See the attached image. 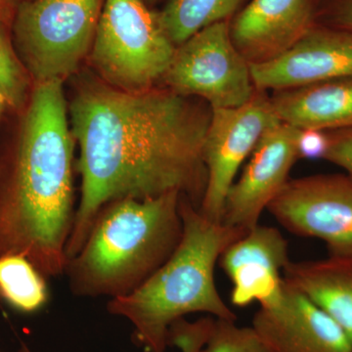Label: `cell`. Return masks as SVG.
Here are the masks:
<instances>
[{
	"label": "cell",
	"instance_id": "6da1fadb",
	"mask_svg": "<svg viewBox=\"0 0 352 352\" xmlns=\"http://www.w3.org/2000/svg\"><path fill=\"white\" fill-rule=\"evenodd\" d=\"M212 113L205 101L168 87L126 91L94 82L78 90L71 117L80 146L82 195L67 245L69 259L82 249L97 214L111 201L179 192L200 208Z\"/></svg>",
	"mask_w": 352,
	"mask_h": 352
},
{
	"label": "cell",
	"instance_id": "7a4b0ae2",
	"mask_svg": "<svg viewBox=\"0 0 352 352\" xmlns=\"http://www.w3.org/2000/svg\"><path fill=\"white\" fill-rule=\"evenodd\" d=\"M63 80L36 83L0 193V256L21 254L44 277L64 274L74 210V144Z\"/></svg>",
	"mask_w": 352,
	"mask_h": 352
},
{
	"label": "cell",
	"instance_id": "3957f363",
	"mask_svg": "<svg viewBox=\"0 0 352 352\" xmlns=\"http://www.w3.org/2000/svg\"><path fill=\"white\" fill-rule=\"evenodd\" d=\"M182 238L175 251L147 280L126 296L111 298V314L133 326V340L145 352H166L171 326L186 315L206 314L237 321L215 284V266L233 242L248 232L204 217L182 195Z\"/></svg>",
	"mask_w": 352,
	"mask_h": 352
},
{
	"label": "cell",
	"instance_id": "277c9868",
	"mask_svg": "<svg viewBox=\"0 0 352 352\" xmlns=\"http://www.w3.org/2000/svg\"><path fill=\"white\" fill-rule=\"evenodd\" d=\"M180 197L179 192H170L104 206L82 249L67 264L72 293L113 298L144 283L182 240Z\"/></svg>",
	"mask_w": 352,
	"mask_h": 352
},
{
	"label": "cell",
	"instance_id": "5b68a950",
	"mask_svg": "<svg viewBox=\"0 0 352 352\" xmlns=\"http://www.w3.org/2000/svg\"><path fill=\"white\" fill-rule=\"evenodd\" d=\"M176 46L143 0H104L90 60L106 83L126 91L154 87Z\"/></svg>",
	"mask_w": 352,
	"mask_h": 352
},
{
	"label": "cell",
	"instance_id": "8992f818",
	"mask_svg": "<svg viewBox=\"0 0 352 352\" xmlns=\"http://www.w3.org/2000/svg\"><path fill=\"white\" fill-rule=\"evenodd\" d=\"M104 0H28L16 8L14 44L34 83L75 73L91 50Z\"/></svg>",
	"mask_w": 352,
	"mask_h": 352
},
{
	"label": "cell",
	"instance_id": "52a82bcc",
	"mask_svg": "<svg viewBox=\"0 0 352 352\" xmlns=\"http://www.w3.org/2000/svg\"><path fill=\"white\" fill-rule=\"evenodd\" d=\"M162 80L176 94L201 99L212 110L241 107L256 92L251 66L234 45L226 21L178 45Z\"/></svg>",
	"mask_w": 352,
	"mask_h": 352
},
{
	"label": "cell",
	"instance_id": "ba28073f",
	"mask_svg": "<svg viewBox=\"0 0 352 352\" xmlns=\"http://www.w3.org/2000/svg\"><path fill=\"white\" fill-rule=\"evenodd\" d=\"M266 210L288 232L323 241L329 256L352 258L351 176L289 178Z\"/></svg>",
	"mask_w": 352,
	"mask_h": 352
},
{
	"label": "cell",
	"instance_id": "9c48e42d",
	"mask_svg": "<svg viewBox=\"0 0 352 352\" xmlns=\"http://www.w3.org/2000/svg\"><path fill=\"white\" fill-rule=\"evenodd\" d=\"M280 122L270 96L259 90L241 107L212 110L203 152L207 185L199 210L204 217L222 221L227 194L241 166L263 134Z\"/></svg>",
	"mask_w": 352,
	"mask_h": 352
},
{
	"label": "cell",
	"instance_id": "30bf717a",
	"mask_svg": "<svg viewBox=\"0 0 352 352\" xmlns=\"http://www.w3.org/2000/svg\"><path fill=\"white\" fill-rule=\"evenodd\" d=\"M300 129L280 122L259 139L239 179L234 182L224 204L222 223L249 231L289 180L300 160Z\"/></svg>",
	"mask_w": 352,
	"mask_h": 352
},
{
	"label": "cell",
	"instance_id": "8fae6325",
	"mask_svg": "<svg viewBox=\"0 0 352 352\" xmlns=\"http://www.w3.org/2000/svg\"><path fill=\"white\" fill-rule=\"evenodd\" d=\"M291 261L289 242L276 227L258 226L222 252L219 264L232 283L231 302L268 307L283 295L285 267Z\"/></svg>",
	"mask_w": 352,
	"mask_h": 352
},
{
	"label": "cell",
	"instance_id": "7c38bea8",
	"mask_svg": "<svg viewBox=\"0 0 352 352\" xmlns=\"http://www.w3.org/2000/svg\"><path fill=\"white\" fill-rule=\"evenodd\" d=\"M251 66L256 90L280 91L352 78V32L310 28L283 54Z\"/></svg>",
	"mask_w": 352,
	"mask_h": 352
},
{
	"label": "cell",
	"instance_id": "4fadbf2b",
	"mask_svg": "<svg viewBox=\"0 0 352 352\" xmlns=\"http://www.w3.org/2000/svg\"><path fill=\"white\" fill-rule=\"evenodd\" d=\"M252 326L270 352H352L340 326L285 281L279 302L259 307Z\"/></svg>",
	"mask_w": 352,
	"mask_h": 352
},
{
	"label": "cell",
	"instance_id": "5bb4252c",
	"mask_svg": "<svg viewBox=\"0 0 352 352\" xmlns=\"http://www.w3.org/2000/svg\"><path fill=\"white\" fill-rule=\"evenodd\" d=\"M314 0H252L229 25L234 45L250 65L283 54L311 28Z\"/></svg>",
	"mask_w": 352,
	"mask_h": 352
},
{
	"label": "cell",
	"instance_id": "9a60e30c",
	"mask_svg": "<svg viewBox=\"0 0 352 352\" xmlns=\"http://www.w3.org/2000/svg\"><path fill=\"white\" fill-rule=\"evenodd\" d=\"M278 119L298 129L336 131L352 126V78L273 92Z\"/></svg>",
	"mask_w": 352,
	"mask_h": 352
},
{
	"label": "cell",
	"instance_id": "2e32d148",
	"mask_svg": "<svg viewBox=\"0 0 352 352\" xmlns=\"http://www.w3.org/2000/svg\"><path fill=\"white\" fill-rule=\"evenodd\" d=\"M285 283L302 292L346 333L352 346V258L289 261Z\"/></svg>",
	"mask_w": 352,
	"mask_h": 352
},
{
	"label": "cell",
	"instance_id": "e0dca14e",
	"mask_svg": "<svg viewBox=\"0 0 352 352\" xmlns=\"http://www.w3.org/2000/svg\"><path fill=\"white\" fill-rule=\"evenodd\" d=\"M244 0H170L159 13L168 38L177 47L196 32L232 16Z\"/></svg>",
	"mask_w": 352,
	"mask_h": 352
},
{
	"label": "cell",
	"instance_id": "ac0fdd59",
	"mask_svg": "<svg viewBox=\"0 0 352 352\" xmlns=\"http://www.w3.org/2000/svg\"><path fill=\"white\" fill-rule=\"evenodd\" d=\"M0 296L21 311H36L47 302L45 277L21 254L1 256Z\"/></svg>",
	"mask_w": 352,
	"mask_h": 352
},
{
	"label": "cell",
	"instance_id": "d6986e66",
	"mask_svg": "<svg viewBox=\"0 0 352 352\" xmlns=\"http://www.w3.org/2000/svg\"><path fill=\"white\" fill-rule=\"evenodd\" d=\"M6 25L0 22V96L20 110L27 101L30 75L13 47Z\"/></svg>",
	"mask_w": 352,
	"mask_h": 352
},
{
	"label": "cell",
	"instance_id": "ffe728a7",
	"mask_svg": "<svg viewBox=\"0 0 352 352\" xmlns=\"http://www.w3.org/2000/svg\"><path fill=\"white\" fill-rule=\"evenodd\" d=\"M201 352H270L252 326L214 318L212 330Z\"/></svg>",
	"mask_w": 352,
	"mask_h": 352
},
{
	"label": "cell",
	"instance_id": "44dd1931",
	"mask_svg": "<svg viewBox=\"0 0 352 352\" xmlns=\"http://www.w3.org/2000/svg\"><path fill=\"white\" fill-rule=\"evenodd\" d=\"M214 317H203L195 322L180 319L170 327L168 336L170 346L182 352H201L212 330Z\"/></svg>",
	"mask_w": 352,
	"mask_h": 352
},
{
	"label": "cell",
	"instance_id": "7402d4cb",
	"mask_svg": "<svg viewBox=\"0 0 352 352\" xmlns=\"http://www.w3.org/2000/svg\"><path fill=\"white\" fill-rule=\"evenodd\" d=\"M329 135L326 161L340 166L352 178V126L336 129Z\"/></svg>",
	"mask_w": 352,
	"mask_h": 352
},
{
	"label": "cell",
	"instance_id": "603a6c76",
	"mask_svg": "<svg viewBox=\"0 0 352 352\" xmlns=\"http://www.w3.org/2000/svg\"><path fill=\"white\" fill-rule=\"evenodd\" d=\"M329 148V135L324 131L300 129L298 152L300 159H325Z\"/></svg>",
	"mask_w": 352,
	"mask_h": 352
},
{
	"label": "cell",
	"instance_id": "cb8c5ba5",
	"mask_svg": "<svg viewBox=\"0 0 352 352\" xmlns=\"http://www.w3.org/2000/svg\"><path fill=\"white\" fill-rule=\"evenodd\" d=\"M336 20L339 25L352 32V0H342L336 11Z\"/></svg>",
	"mask_w": 352,
	"mask_h": 352
},
{
	"label": "cell",
	"instance_id": "d4e9b609",
	"mask_svg": "<svg viewBox=\"0 0 352 352\" xmlns=\"http://www.w3.org/2000/svg\"><path fill=\"white\" fill-rule=\"evenodd\" d=\"M17 0H0V22L6 25L13 22L15 15Z\"/></svg>",
	"mask_w": 352,
	"mask_h": 352
},
{
	"label": "cell",
	"instance_id": "484cf974",
	"mask_svg": "<svg viewBox=\"0 0 352 352\" xmlns=\"http://www.w3.org/2000/svg\"><path fill=\"white\" fill-rule=\"evenodd\" d=\"M19 352H32V351L25 344H23L20 347Z\"/></svg>",
	"mask_w": 352,
	"mask_h": 352
},
{
	"label": "cell",
	"instance_id": "4316f807",
	"mask_svg": "<svg viewBox=\"0 0 352 352\" xmlns=\"http://www.w3.org/2000/svg\"><path fill=\"white\" fill-rule=\"evenodd\" d=\"M147 2H151V3H154V2L157 1V0H146Z\"/></svg>",
	"mask_w": 352,
	"mask_h": 352
},
{
	"label": "cell",
	"instance_id": "83f0119b",
	"mask_svg": "<svg viewBox=\"0 0 352 352\" xmlns=\"http://www.w3.org/2000/svg\"><path fill=\"white\" fill-rule=\"evenodd\" d=\"M21 1H28V0H21Z\"/></svg>",
	"mask_w": 352,
	"mask_h": 352
},
{
	"label": "cell",
	"instance_id": "f1b7e54d",
	"mask_svg": "<svg viewBox=\"0 0 352 352\" xmlns=\"http://www.w3.org/2000/svg\"><path fill=\"white\" fill-rule=\"evenodd\" d=\"M1 99H2V97H1V96H0V100H1Z\"/></svg>",
	"mask_w": 352,
	"mask_h": 352
}]
</instances>
